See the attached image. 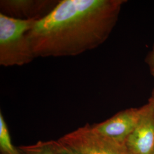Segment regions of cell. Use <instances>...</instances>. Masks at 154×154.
Returning a JSON list of instances; mask_svg holds the SVG:
<instances>
[{
    "mask_svg": "<svg viewBox=\"0 0 154 154\" xmlns=\"http://www.w3.org/2000/svg\"><path fill=\"white\" fill-rule=\"evenodd\" d=\"M126 0H61L28 33L35 58L76 56L109 38Z\"/></svg>",
    "mask_w": 154,
    "mask_h": 154,
    "instance_id": "obj_1",
    "label": "cell"
},
{
    "mask_svg": "<svg viewBox=\"0 0 154 154\" xmlns=\"http://www.w3.org/2000/svg\"><path fill=\"white\" fill-rule=\"evenodd\" d=\"M0 13V65L21 66L35 58L28 33L35 23Z\"/></svg>",
    "mask_w": 154,
    "mask_h": 154,
    "instance_id": "obj_2",
    "label": "cell"
},
{
    "mask_svg": "<svg viewBox=\"0 0 154 154\" xmlns=\"http://www.w3.org/2000/svg\"><path fill=\"white\" fill-rule=\"evenodd\" d=\"M58 140L82 154H130L125 144L100 135L89 124L67 134Z\"/></svg>",
    "mask_w": 154,
    "mask_h": 154,
    "instance_id": "obj_3",
    "label": "cell"
},
{
    "mask_svg": "<svg viewBox=\"0 0 154 154\" xmlns=\"http://www.w3.org/2000/svg\"><path fill=\"white\" fill-rule=\"evenodd\" d=\"M142 107L123 110L106 121L92 125L100 135L117 143L125 144L140 119Z\"/></svg>",
    "mask_w": 154,
    "mask_h": 154,
    "instance_id": "obj_4",
    "label": "cell"
},
{
    "mask_svg": "<svg viewBox=\"0 0 154 154\" xmlns=\"http://www.w3.org/2000/svg\"><path fill=\"white\" fill-rule=\"evenodd\" d=\"M130 154H151L154 148V105L149 100L142 107L140 119L127 139Z\"/></svg>",
    "mask_w": 154,
    "mask_h": 154,
    "instance_id": "obj_5",
    "label": "cell"
},
{
    "mask_svg": "<svg viewBox=\"0 0 154 154\" xmlns=\"http://www.w3.org/2000/svg\"><path fill=\"white\" fill-rule=\"evenodd\" d=\"M58 0H1L0 13L13 18L37 21L48 16Z\"/></svg>",
    "mask_w": 154,
    "mask_h": 154,
    "instance_id": "obj_6",
    "label": "cell"
},
{
    "mask_svg": "<svg viewBox=\"0 0 154 154\" xmlns=\"http://www.w3.org/2000/svg\"><path fill=\"white\" fill-rule=\"evenodd\" d=\"M0 153L1 154H22L18 148L14 146L11 135L2 112H0Z\"/></svg>",
    "mask_w": 154,
    "mask_h": 154,
    "instance_id": "obj_7",
    "label": "cell"
},
{
    "mask_svg": "<svg viewBox=\"0 0 154 154\" xmlns=\"http://www.w3.org/2000/svg\"><path fill=\"white\" fill-rule=\"evenodd\" d=\"M18 149L22 154H59L55 149L53 140L39 141L34 144L20 146Z\"/></svg>",
    "mask_w": 154,
    "mask_h": 154,
    "instance_id": "obj_8",
    "label": "cell"
},
{
    "mask_svg": "<svg viewBox=\"0 0 154 154\" xmlns=\"http://www.w3.org/2000/svg\"><path fill=\"white\" fill-rule=\"evenodd\" d=\"M55 149L59 154H82L77 150L60 142L58 140L54 141Z\"/></svg>",
    "mask_w": 154,
    "mask_h": 154,
    "instance_id": "obj_9",
    "label": "cell"
},
{
    "mask_svg": "<svg viewBox=\"0 0 154 154\" xmlns=\"http://www.w3.org/2000/svg\"><path fill=\"white\" fill-rule=\"evenodd\" d=\"M145 62L148 66L151 75L154 77V45L152 49L147 55Z\"/></svg>",
    "mask_w": 154,
    "mask_h": 154,
    "instance_id": "obj_10",
    "label": "cell"
},
{
    "mask_svg": "<svg viewBox=\"0 0 154 154\" xmlns=\"http://www.w3.org/2000/svg\"><path fill=\"white\" fill-rule=\"evenodd\" d=\"M149 100L151 101L153 103V105H154V88L153 89V90H152V94H151V97L149 99Z\"/></svg>",
    "mask_w": 154,
    "mask_h": 154,
    "instance_id": "obj_11",
    "label": "cell"
},
{
    "mask_svg": "<svg viewBox=\"0 0 154 154\" xmlns=\"http://www.w3.org/2000/svg\"><path fill=\"white\" fill-rule=\"evenodd\" d=\"M151 154H154V149H153V150H152V153H151Z\"/></svg>",
    "mask_w": 154,
    "mask_h": 154,
    "instance_id": "obj_12",
    "label": "cell"
}]
</instances>
